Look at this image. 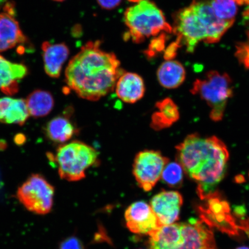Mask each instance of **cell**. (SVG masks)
<instances>
[{"label":"cell","instance_id":"5bb4252c","mask_svg":"<svg viewBox=\"0 0 249 249\" xmlns=\"http://www.w3.org/2000/svg\"><path fill=\"white\" fill-rule=\"evenodd\" d=\"M28 73L27 68L21 64L14 63L0 55V90L7 95L18 91V81Z\"/></svg>","mask_w":249,"mask_h":249},{"label":"cell","instance_id":"d6986e66","mask_svg":"<svg viewBox=\"0 0 249 249\" xmlns=\"http://www.w3.org/2000/svg\"><path fill=\"white\" fill-rule=\"evenodd\" d=\"M159 83L164 89H175L181 86L186 78L184 67L179 62L166 60L157 71Z\"/></svg>","mask_w":249,"mask_h":249},{"label":"cell","instance_id":"484cf974","mask_svg":"<svg viewBox=\"0 0 249 249\" xmlns=\"http://www.w3.org/2000/svg\"><path fill=\"white\" fill-rule=\"evenodd\" d=\"M60 249H84V247L79 239L71 236L61 242Z\"/></svg>","mask_w":249,"mask_h":249},{"label":"cell","instance_id":"52a82bcc","mask_svg":"<svg viewBox=\"0 0 249 249\" xmlns=\"http://www.w3.org/2000/svg\"><path fill=\"white\" fill-rule=\"evenodd\" d=\"M232 81L228 74L211 71L204 79L195 81L191 92L200 96L211 109L210 116L214 122L222 120L227 102L233 93Z\"/></svg>","mask_w":249,"mask_h":249},{"label":"cell","instance_id":"7c38bea8","mask_svg":"<svg viewBox=\"0 0 249 249\" xmlns=\"http://www.w3.org/2000/svg\"><path fill=\"white\" fill-rule=\"evenodd\" d=\"M183 199L177 191H163L155 195L151 207L161 226L169 225L178 219Z\"/></svg>","mask_w":249,"mask_h":249},{"label":"cell","instance_id":"1f68e13d","mask_svg":"<svg viewBox=\"0 0 249 249\" xmlns=\"http://www.w3.org/2000/svg\"><path fill=\"white\" fill-rule=\"evenodd\" d=\"M236 249H249V248L246 247H242L238 248Z\"/></svg>","mask_w":249,"mask_h":249},{"label":"cell","instance_id":"ffe728a7","mask_svg":"<svg viewBox=\"0 0 249 249\" xmlns=\"http://www.w3.org/2000/svg\"><path fill=\"white\" fill-rule=\"evenodd\" d=\"M75 127L67 116H59L49 121L46 127V135L52 141L63 143L71 139L76 132Z\"/></svg>","mask_w":249,"mask_h":249},{"label":"cell","instance_id":"8fae6325","mask_svg":"<svg viewBox=\"0 0 249 249\" xmlns=\"http://www.w3.org/2000/svg\"><path fill=\"white\" fill-rule=\"evenodd\" d=\"M124 217L127 228L137 234L150 235L162 226L151 205L142 201L130 205Z\"/></svg>","mask_w":249,"mask_h":249},{"label":"cell","instance_id":"277c9868","mask_svg":"<svg viewBox=\"0 0 249 249\" xmlns=\"http://www.w3.org/2000/svg\"><path fill=\"white\" fill-rule=\"evenodd\" d=\"M149 239L150 249H213V232L203 221L191 218L188 222L161 226Z\"/></svg>","mask_w":249,"mask_h":249},{"label":"cell","instance_id":"30bf717a","mask_svg":"<svg viewBox=\"0 0 249 249\" xmlns=\"http://www.w3.org/2000/svg\"><path fill=\"white\" fill-rule=\"evenodd\" d=\"M206 204L200 208L202 220L211 227L230 235L238 234V226L232 216L229 203L223 200L216 192L205 198Z\"/></svg>","mask_w":249,"mask_h":249},{"label":"cell","instance_id":"f546056e","mask_svg":"<svg viewBox=\"0 0 249 249\" xmlns=\"http://www.w3.org/2000/svg\"><path fill=\"white\" fill-rule=\"evenodd\" d=\"M234 1L237 3L238 5H243L244 4V2H243V0H234Z\"/></svg>","mask_w":249,"mask_h":249},{"label":"cell","instance_id":"ac0fdd59","mask_svg":"<svg viewBox=\"0 0 249 249\" xmlns=\"http://www.w3.org/2000/svg\"><path fill=\"white\" fill-rule=\"evenodd\" d=\"M157 110L152 114L151 126L155 130H160L172 126L179 119L178 107L170 98L157 102Z\"/></svg>","mask_w":249,"mask_h":249},{"label":"cell","instance_id":"ba28073f","mask_svg":"<svg viewBox=\"0 0 249 249\" xmlns=\"http://www.w3.org/2000/svg\"><path fill=\"white\" fill-rule=\"evenodd\" d=\"M54 188L44 177L34 174L18 188V200L28 211L38 214H48L53 205Z\"/></svg>","mask_w":249,"mask_h":249},{"label":"cell","instance_id":"6da1fadb","mask_svg":"<svg viewBox=\"0 0 249 249\" xmlns=\"http://www.w3.org/2000/svg\"><path fill=\"white\" fill-rule=\"evenodd\" d=\"M101 42H89L71 59L65 71L69 88L84 99L98 101L113 91L124 71L113 53L101 48Z\"/></svg>","mask_w":249,"mask_h":249},{"label":"cell","instance_id":"e0dca14e","mask_svg":"<svg viewBox=\"0 0 249 249\" xmlns=\"http://www.w3.org/2000/svg\"><path fill=\"white\" fill-rule=\"evenodd\" d=\"M26 101L22 99H0V122L22 125L29 116Z\"/></svg>","mask_w":249,"mask_h":249},{"label":"cell","instance_id":"7a4b0ae2","mask_svg":"<svg viewBox=\"0 0 249 249\" xmlns=\"http://www.w3.org/2000/svg\"><path fill=\"white\" fill-rule=\"evenodd\" d=\"M177 160L185 173L197 183L201 199L215 192L226 173L229 152L215 136L203 138L197 133L186 137L176 147Z\"/></svg>","mask_w":249,"mask_h":249},{"label":"cell","instance_id":"603a6c76","mask_svg":"<svg viewBox=\"0 0 249 249\" xmlns=\"http://www.w3.org/2000/svg\"><path fill=\"white\" fill-rule=\"evenodd\" d=\"M183 171L178 161H169L165 166L161 178L167 185L177 188L182 185Z\"/></svg>","mask_w":249,"mask_h":249},{"label":"cell","instance_id":"9a60e30c","mask_svg":"<svg viewBox=\"0 0 249 249\" xmlns=\"http://www.w3.org/2000/svg\"><path fill=\"white\" fill-rule=\"evenodd\" d=\"M46 73L53 78L60 76L62 66L70 54V50L65 43H53L46 41L42 46Z\"/></svg>","mask_w":249,"mask_h":249},{"label":"cell","instance_id":"d4e9b609","mask_svg":"<svg viewBox=\"0 0 249 249\" xmlns=\"http://www.w3.org/2000/svg\"><path fill=\"white\" fill-rule=\"evenodd\" d=\"M166 40V34L163 33L152 40L150 45L149 46L147 55L149 57H152L157 54L158 53L163 51L165 46V42Z\"/></svg>","mask_w":249,"mask_h":249},{"label":"cell","instance_id":"4dcf8cb0","mask_svg":"<svg viewBox=\"0 0 249 249\" xmlns=\"http://www.w3.org/2000/svg\"><path fill=\"white\" fill-rule=\"evenodd\" d=\"M243 2H244V4H247L249 5V0H243Z\"/></svg>","mask_w":249,"mask_h":249},{"label":"cell","instance_id":"cb8c5ba5","mask_svg":"<svg viewBox=\"0 0 249 249\" xmlns=\"http://www.w3.org/2000/svg\"><path fill=\"white\" fill-rule=\"evenodd\" d=\"M235 55L246 69L249 70V40L247 42L240 43L236 46Z\"/></svg>","mask_w":249,"mask_h":249},{"label":"cell","instance_id":"7402d4cb","mask_svg":"<svg viewBox=\"0 0 249 249\" xmlns=\"http://www.w3.org/2000/svg\"><path fill=\"white\" fill-rule=\"evenodd\" d=\"M210 4L219 19L234 22L238 11V4L234 0H211Z\"/></svg>","mask_w":249,"mask_h":249},{"label":"cell","instance_id":"8992f818","mask_svg":"<svg viewBox=\"0 0 249 249\" xmlns=\"http://www.w3.org/2000/svg\"><path fill=\"white\" fill-rule=\"evenodd\" d=\"M51 160L57 165L61 178L77 181L85 178L86 171L97 163L99 153L95 148L79 141H74L59 147Z\"/></svg>","mask_w":249,"mask_h":249},{"label":"cell","instance_id":"44dd1931","mask_svg":"<svg viewBox=\"0 0 249 249\" xmlns=\"http://www.w3.org/2000/svg\"><path fill=\"white\" fill-rule=\"evenodd\" d=\"M29 114L34 117L48 115L54 107V99L51 93L36 90L28 96L26 101Z\"/></svg>","mask_w":249,"mask_h":249},{"label":"cell","instance_id":"3957f363","mask_svg":"<svg viewBox=\"0 0 249 249\" xmlns=\"http://www.w3.org/2000/svg\"><path fill=\"white\" fill-rule=\"evenodd\" d=\"M233 23L219 19L210 1L195 0L174 15L173 33L177 37V44L184 45L186 51L191 53L201 42L219 41Z\"/></svg>","mask_w":249,"mask_h":249},{"label":"cell","instance_id":"d6a6232c","mask_svg":"<svg viewBox=\"0 0 249 249\" xmlns=\"http://www.w3.org/2000/svg\"><path fill=\"white\" fill-rule=\"evenodd\" d=\"M53 1H57V2H62L65 1V0H53Z\"/></svg>","mask_w":249,"mask_h":249},{"label":"cell","instance_id":"4316f807","mask_svg":"<svg viewBox=\"0 0 249 249\" xmlns=\"http://www.w3.org/2000/svg\"><path fill=\"white\" fill-rule=\"evenodd\" d=\"M100 7L106 10H112L121 4L122 0H96Z\"/></svg>","mask_w":249,"mask_h":249},{"label":"cell","instance_id":"5b68a950","mask_svg":"<svg viewBox=\"0 0 249 249\" xmlns=\"http://www.w3.org/2000/svg\"><path fill=\"white\" fill-rule=\"evenodd\" d=\"M132 5L124 13V21L128 32L124 36L140 43L150 37L163 33H173L162 11L151 0H129Z\"/></svg>","mask_w":249,"mask_h":249},{"label":"cell","instance_id":"9c48e42d","mask_svg":"<svg viewBox=\"0 0 249 249\" xmlns=\"http://www.w3.org/2000/svg\"><path fill=\"white\" fill-rule=\"evenodd\" d=\"M169 159L160 152L144 150L136 155L133 165V173L138 185L144 191H150L161 177Z\"/></svg>","mask_w":249,"mask_h":249},{"label":"cell","instance_id":"83f0119b","mask_svg":"<svg viewBox=\"0 0 249 249\" xmlns=\"http://www.w3.org/2000/svg\"><path fill=\"white\" fill-rule=\"evenodd\" d=\"M244 18H246V20L247 21V23L248 24V39L249 40V8L247 9L244 12Z\"/></svg>","mask_w":249,"mask_h":249},{"label":"cell","instance_id":"f1b7e54d","mask_svg":"<svg viewBox=\"0 0 249 249\" xmlns=\"http://www.w3.org/2000/svg\"><path fill=\"white\" fill-rule=\"evenodd\" d=\"M7 1L8 0H0V7H1L3 5H4Z\"/></svg>","mask_w":249,"mask_h":249},{"label":"cell","instance_id":"2e32d148","mask_svg":"<svg viewBox=\"0 0 249 249\" xmlns=\"http://www.w3.org/2000/svg\"><path fill=\"white\" fill-rule=\"evenodd\" d=\"M26 40L13 15L10 12L0 14V52L14 48Z\"/></svg>","mask_w":249,"mask_h":249},{"label":"cell","instance_id":"4fadbf2b","mask_svg":"<svg viewBox=\"0 0 249 249\" xmlns=\"http://www.w3.org/2000/svg\"><path fill=\"white\" fill-rule=\"evenodd\" d=\"M116 92L121 101L135 104L142 99L145 92L144 80L139 74L124 72L117 80Z\"/></svg>","mask_w":249,"mask_h":249}]
</instances>
